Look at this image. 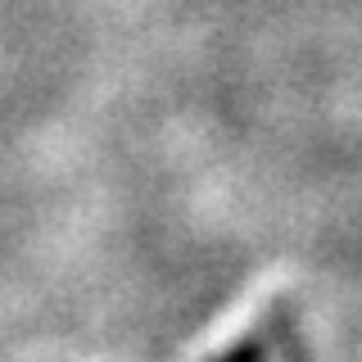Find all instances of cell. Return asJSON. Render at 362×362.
<instances>
[{
	"label": "cell",
	"instance_id": "6da1fadb",
	"mask_svg": "<svg viewBox=\"0 0 362 362\" xmlns=\"http://www.w3.org/2000/svg\"><path fill=\"white\" fill-rule=\"evenodd\" d=\"M294 331H299V303L290 294H281L240 339H231L226 349H218V354L204 358V362H272Z\"/></svg>",
	"mask_w": 362,
	"mask_h": 362
},
{
	"label": "cell",
	"instance_id": "7a4b0ae2",
	"mask_svg": "<svg viewBox=\"0 0 362 362\" xmlns=\"http://www.w3.org/2000/svg\"><path fill=\"white\" fill-rule=\"evenodd\" d=\"M281 362H313V354H308V339H303L299 331H294L286 344H281Z\"/></svg>",
	"mask_w": 362,
	"mask_h": 362
}]
</instances>
